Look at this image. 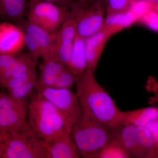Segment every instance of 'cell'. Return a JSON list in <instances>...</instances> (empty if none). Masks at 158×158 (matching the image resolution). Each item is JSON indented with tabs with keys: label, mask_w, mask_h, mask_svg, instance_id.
I'll return each mask as SVG.
<instances>
[{
	"label": "cell",
	"mask_w": 158,
	"mask_h": 158,
	"mask_svg": "<svg viewBox=\"0 0 158 158\" xmlns=\"http://www.w3.org/2000/svg\"><path fill=\"white\" fill-rule=\"evenodd\" d=\"M110 130L113 139L125 149L130 157L141 158L136 127L121 125Z\"/></svg>",
	"instance_id": "13"
},
{
	"label": "cell",
	"mask_w": 158,
	"mask_h": 158,
	"mask_svg": "<svg viewBox=\"0 0 158 158\" xmlns=\"http://www.w3.org/2000/svg\"><path fill=\"white\" fill-rule=\"evenodd\" d=\"M145 127L149 130L152 135L154 143L155 157L158 158V119L151 123Z\"/></svg>",
	"instance_id": "28"
},
{
	"label": "cell",
	"mask_w": 158,
	"mask_h": 158,
	"mask_svg": "<svg viewBox=\"0 0 158 158\" xmlns=\"http://www.w3.org/2000/svg\"><path fill=\"white\" fill-rule=\"evenodd\" d=\"M24 34L25 44L28 49V52L36 60L42 59L41 51L34 37L28 32L23 31Z\"/></svg>",
	"instance_id": "26"
},
{
	"label": "cell",
	"mask_w": 158,
	"mask_h": 158,
	"mask_svg": "<svg viewBox=\"0 0 158 158\" xmlns=\"http://www.w3.org/2000/svg\"><path fill=\"white\" fill-rule=\"evenodd\" d=\"M145 88L148 92L152 93L153 95L149 98L148 103L150 104H157L158 106V82L156 79L150 77L147 80Z\"/></svg>",
	"instance_id": "27"
},
{
	"label": "cell",
	"mask_w": 158,
	"mask_h": 158,
	"mask_svg": "<svg viewBox=\"0 0 158 158\" xmlns=\"http://www.w3.org/2000/svg\"><path fill=\"white\" fill-rule=\"evenodd\" d=\"M130 156L127 152L114 139H113L100 150L90 156V158H127Z\"/></svg>",
	"instance_id": "21"
},
{
	"label": "cell",
	"mask_w": 158,
	"mask_h": 158,
	"mask_svg": "<svg viewBox=\"0 0 158 158\" xmlns=\"http://www.w3.org/2000/svg\"><path fill=\"white\" fill-rule=\"evenodd\" d=\"M28 102L0 93V129L3 134L18 132L27 124Z\"/></svg>",
	"instance_id": "7"
},
{
	"label": "cell",
	"mask_w": 158,
	"mask_h": 158,
	"mask_svg": "<svg viewBox=\"0 0 158 158\" xmlns=\"http://www.w3.org/2000/svg\"><path fill=\"white\" fill-rule=\"evenodd\" d=\"M152 11L158 15V0H146Z\"/></svg>",
	"instance_id": "30"
},
{
	"label": "cell",
	"mask_w": 158,
	"mask_h": 158,
	"mask_svg": "<svg viewBox=\"0 0 158 158\" xmlns=\"http://www.w3.org/2000/svg\"><path fill=\"white\" fill-rule=\"evenodd\" d=\"M18 26L34 37L41 51L42 59L51 56L55 44L56 32H49L25 19Z\"/></svg>",
	"instance_id": "14"
},
{
	"label": "cell",
	"mask_w": 158,
	"mask_h": 158,
	"mask_svg": "<svg viewBox=\"0 0 158 158\" xmlns=\"http://www.w3.org/2000/svg\"><path fill=\"white\" fill-rule=\"evenodd\" d=\"M27 7V20L52 33L59 30L70 11L69 8L38 0H30Z\"/></svg>",
	"instance_id": "6"
},
{
	"label": "cell",
	"mask_w": 158,
	"mask_h": 158,
	"mask_svg": "<svg viewBox=\"0 0 158 158\" xmlns=\"http://www.w3.org/2000/svg\"><path fill=\"white\" fill-rule=\"evenodd\" d=\"M88 1H90V2H100L101 3H102V4H103L105 6H106V3L107 1V0H88Z\"/></svg>",
	"instance_id": "31"
},
{
	"label": "cell",
	"mask_w": 158,
	"mask_h": 158,
	"mask_svg": "<svg viewBox=\"0 0 158 158\" xmlns=\"http://www.w3.org/2000/svg\"><path fill=\"white\" fill-rule=\"evenodd\" d=\"M70 12L75 20L76 34L87 39L102 30L106 6L100 2L78 0L72 5Z\"/></svg>",
	"instance_id": "5"
},
{
	"label": "cell",
	"mask_w": 158,
	"mask_h": 158,
	"mask_svg": "<svg viewBox=\"0 0 158 158\" xmlns=\"http://www.w3.org/2000/svg\"><path fill=\"white\" fill-rule=\"evenodd\" d=\"M112 37L102 29L97 33L85 39V52L88 69L94 73L107 42Z\"/></svg>",
	"instance_id": "12"
},
{
	"label": "cell",
	"mask_w": 158,
	"mask_h": 158,
	"mask_svg": "<svg viewBox=\"0 0 158 158\" xmlns=\"http://www.w3.org/2000/svg\"><path fill=\"white\" fill-rule=\"evenodd\" d=\"M40 66V74L36 85L44 87H53L56 80L66 65L48 57L42 59Z\"/></svg>",
	"instance_id": "19"
},
{
	"label": "cell",
	"mask_w": 158,
	"mask_h": 158,
	"mask_svg": "<svg viewBox=\"0 0 158 158\" xmlns=\"http://www.w3.org/2000/svg\"><path fill=\"white\" fill-rule=\"evenodd\" d=\"M158 119V107H149L133 111L123 112L121 125L145 127Z\"/></svg>",
	"instance_id": "16"
},
{
	"label": "cell",
	"mask_w": 158,
	"mask_h": 158,
	"mask_svg": "<svg viewBox=\"0 0 158 158\" xmlns=\"http://www.w3.org/2000/svg\"><path fill=\"white\" fill-rule=\"evenodd\" d=\"M0 141L1 158H45L47 143L33 131L27 122L18 132L4 134Z\"/></svg>",
	"instance_id": "4"
},
{
	"label": "cell",
	"mask_w": 158,
	"mask_h": 158,
	"mask_svg": "<svg viewBox=\"0 0 158 158\" xmlns=\"http://www.w3.org/2000/svg\"><path fill=\"white\" fill-rule=\"evenodd\" d=\"M3 135H4V134H3L2 131H1V129H0V139L2 137Z\"/></svg>",
	"instance_id": "32"
},
{
	"label": "cell",
	"mask_w": 158,
	"mask_h": 158,
	"mask_svg": "<svg viewBox=\"0 0 158 158\" xmlns=\"http://www.w3.org/2000/svg\"><path fill=\"white\" fill-rule=\"evenodd\" d=\"M37 63L38 60L34 59L28 51L19 56L11 57L0 67V85L4 87L10 79L27 73L36 68Z\"/></svg>",
	"instance_id": "11"
},
{
	"label": "cell",
	"mask_w": 158,
	"mask_h": 158,
	"mask_svg": "<svg viewBox=\"0 0 158 158\" xmlns=\"http://www.w3.org/2000/svg\"><path fill=\"white\" fill-rule=\"evenodd\" d=\"M76 35L75 20L70 11L62 26L56 32L55 44L50 57L67 65L70 60Z\"/></svg>",
	"instance_id": "9"
},
{
	"label": "cell",
	"mask_w": 158,
	"mask_h": 158,
	"mask_svg": "<svg viewBox=\"0 0 158 158\" xmlns=\"http://www.w3.org/2000/svg\"><path fill=\"white\" fill-rule=\"evenodd\" d=\"M80 156L71 133L47 143L45 158H78Z\"/></svg>",
	"instance_id": "15"
},
{
	"label": "cell",
	"mask_w": 158,
	"mask_h": 158,
	"mask_svg": "<svg viewBox=\"0 0 158 158\" xmlns=\"http://www.w3.org/2000/svg\"><path fill=\"white\" fill-rule=\"evenodd\" d=\"M37 80L36 68H34L23 75L10 79L4 85L3 88H6L8 91L31 81Z\"/></svg>",
	"instance_id": "25"
},
{
	"label": "cell",
	"mask_w": 158,
	"mask_h": 158,
	"mask_svg": "<svg viewBox=\"0 0 158 158\" xmlns=\"http://www.w3.org/2000/svg\"><path fill=\"white\" fill-rule=\"evenodd\" d=\"M2 156V148H1V141H0V158Z\"/></svg>",
	"instance_id": "33"
},
{
	"label": "cell",
	"mask_w": 158,
	"mask_h": 158,
	"mask_svg": "<svg viewBox=\"0 0 158 158\" xmlns=\"http://www.w3.org/2000/svg\"><path fill=\"white\" fill-rule=\"evenodd\" d=\"M138 0H107L106 5V19L129 11Z\"/></svg>",
	"instance_id": "22"
},
{
	"label": "cell",
	"mask_w": 158,
	"mask_h": 158,
	"mask_svg": "<svg viewBox=\"0 0 158 158\" xmlns=\"http://www.w3.org/2000/svg\"><path fill=\"white\" fill-rule=\"evenodd\" d=\"M36 93L50 102L73 125L81 117L82 108L76 93L69 88L36 85Z\"/></svg>",
	"instance_id": "8"
},
{
	"label": "cell",
	"mask_w": 158,
	"mask_h": 158,
	"mask_svg": "<svg viewBox=\"0 0 158 158\" xmlns=\"http://www.w3.org/2000/svg\"><path fill=\"white\" fill-rule=\"evenodd\" d=\"M37 80L31 81L19 87L8 90V93L16 99L19 100H28V97L31 96L33 90L35 89Z\"/></svg>",
	"instance_id": "23"
},
{
	"label": "cell",
	"mask_w": 158,
	"mask_h": 158,
	"mask_svg": "<svg viewBox=\"0 0 158 158\" xmlns=\"http://www.w3.org/2000/svg\"><path fill=\"white\" fill-rule=\"evenodd\" d=\"M38 1L49 2L54 3L61 7H65L69 9L75 2L74 0H38Z\"/></svg>",
	"instance_id": "29"
},
{
	"label": "cell",
	"mask_w": 158,
	"mask_h": 158,
	"mask_svg": "<svg viewBox=\"0 0 158 158\" xmlns=\"http://www.w3.org/2000/svg\"><path fill=\"white\" fill-rule=\"evenodd\" d=\"M77 79V77L66 66L59 74L53 88L70 89L75 84Z\"/></svg>",
	"instance_id": "24"
},
{
	"label": "cell",
	"mask_w": 158,
	"mask_h": 158,
	"mask_svg": "<svg viewBox=\"0 0 158 158\" xmlns=\"http://www.w3.org/2000/svg\"><path fill=\"white\" fill-rule=\"evenodd\" d=\"M27 0H0V20L18 25L24 19Z\"/></svg>",
	"instance_id": "18"
},
{
	"label": "cell",
	"mask_w": 158,
	"mask_h": 158,
	"mask_svg": "<svg viewBox=\"0 0 158 158\" xmlns=\"http://www.w3.org/2000/svg\"><path fill=\"white\" fill-rule=\"evenodd\" d=\"M27 122L46 143L71 133L73 126L54 105L37 93L31 96L28 102Z\"/></svg>",
	"instance_id": "2"
},
{
	"label": "cell",
	"mask_w": 158,
	"mask_h": 158,
	"mask_svg": "<svg viewBox=\"0 0 158 158\" xmlns=\"http://www.w3.org/2000/svg\"><path fill=\"white\" fill-rule=\"evenodd\" d=\"M75 84L82 110L109 129L121 125L122 111L97 82L94 73L88 69Z\"/></svg>",
	"instance_id": "1"
},
{
	"label": "cell",
	"mask_w": 158,
	"mask_h": 158,
	"mask_svg": "<svg viewBox=\"0 0 158 158\" xmlns=\"http://www.w3.org/2000/svg\"><path fill=\"white\" fill-rule=\"evenodd\" d=\"M71 136L81 156L90 158L113 140L110 130L82 110L74 124Z\"/></svg>",
	"instance_id": "3"
},
{
	"label": "cell",
	"mask_w": 158,
	"mask_h": 158,
	"mask_svg": "<svg viewBox=\"0 0 158 158\" xmlns=\"http://www.w3.org/2000/svg\"><path fill=\"white\" fill-rule=\"evenodd\" d=\"M24 46V34L20 27L9 22L0 23V55L15 56Z\"/></svg>",
	"instance_id": "10"
},
{
	"label": "cell",
	"mask_w": 158,
	"mask_h": 158,
	"mask_svg": "<svg viewBox=\"0 0 158 158\" xmlns=\"http://www.w3.org/2000/svg\"><path fill=\"white\" fill-rule=\"evenodd\" d=\"M66 66L78 78L88 70L85 39L77 34L74 40L70 60Z\"/></svg>",
	"instance_id": "17"
},
{
	"label": "cell",
	"mask_w": 158,
	"mask_h": 158,
	"mask_svg": "<svg viewBox=\"0 0 158 158\" xmlns=\"http://www.w3.org/2000/svg\"><path fill=\"white\" fill-rule=\"evenodd\" d=\"M136 127L141 158H156L154 143L150 132L146 127Z\"/></svg>",
	"instance_id": "20"
}]
</instances>
